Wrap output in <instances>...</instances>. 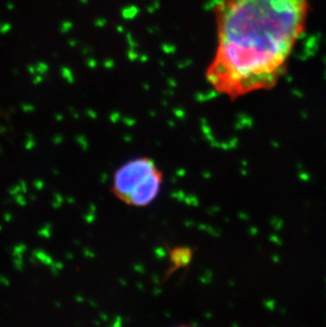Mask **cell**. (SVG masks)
<instances>
[{"label":"cell","mask_w":326,"mask_h":327,"mask_svg":"<svg viewBox=\"0 0 326 327\" xmlns=\"http://www.w3.org/2000/svg\"><path fill=\"white\" fill-rule=\"evenodd\" d=\"M308 0H219L208 83L235 100L279 83L305 29Z\"/></svg>","instance_id":"cell-1"},{"label":"cell","mask_w":326,"mask_h":327,"mask_svg":"<svg viewBox=\"0 0 326 327\" xmlns=\"http://www.w3.org/2000/svg\"><path fill=\"white\" fill-rule=\"evenodd\" d=\"M163 173L151 158L132 159L114 171L111 193L117 199L130 206L151 204L161 191Z\"/></svg>","instance_id":"cell-2"},{"label":"cell","mask_w":326,"mask_h":327,"mask_svg":"<svg viewBox=\"0 0 326 327\" xmlns=\"http://www.w3.org/2000/svg\"><path fill=\"white\" fill-rule=\"evenodd\" d=\"M191 254L192 253L189 251V249L178 248L172 252V261L174 264L177 265V267L184 266L191 259Z\"/></svg>","instance_id":"cell-3"},{"label":"cell","mask_w":326,"mask_h":327,"mask_svg":"<svg viewBox=\"0 0 326 327\" xmlns=\"http://www.w3.org/2000/svg\"><path fill=\"white\" fill-rule=\"evenodd\" d=\"M177 327H193V326H189V325H180V326H177Z\"/></svg>","instance_id":"cell-4"}]
</instances>
